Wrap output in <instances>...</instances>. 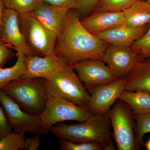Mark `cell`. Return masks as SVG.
I'll return each instance as SVG.
<instances>
[{
  "mask_svg": "<svg viewBox=\"0 0 150 150\" xmlns=\"http://www.w3.org/2000/svg\"><path fill=\"white\" fill-rule=\"evenodd\" d=\"M126 80L125 90L150 93V57L137 62Z\"/></svg>",
  "mask_w": 150,
  "mask_h": 150,
  "instance_id": "cell-17",
  "label": "cell"
},
{
  "mask_svg": "<svg viewBox=\"0 0 150 150\" xmlns=\"http://www.w3.org/2000/svg\"><path fill=\"white\" fill-rule=\"evenodd\" d=\"M19 14L11 9L5 8L3 13L0 38L11 48L25 56L35 55L28 45L22 32L19 21Z\"/></svg>",
  "mask_w": 150,
  "mask_h": 150,
  "instance_id": "cell-11",
  "label": "cell"
},
{
  "mask_svg": "<svg viewBox=\"0 0 150 150\" xmlns=\"http://www.w3.org/2000/svg\"><path fill=\"white\" fill-rule=\"evenodd\" d=\"M0 103L14 131L24 134H44L40 116L24 111L2 90H0Z\"/></svg>",
  "mask_w": 150,
  "mask_h": 150,
  "instance_id": "cell-8",
  "label": "cell"
},
{
  "mask_svg": "<svg viewBox=\"0 0 150 150\" xmlns=\"http://www.w3.org/2000/svg\"><path fill=\"white\" fill-rule=\"evenodd\" d=\"M145 146L147 150H150V139L145 144Z\"/></svg>",
  "mask_w": 150,
  "mask_h": 150,
  "instance_id": "cell-33",
  "label": "cell"
},
{
  "mask_svg": "<svg viewBox=\"0 0 150 150\" xmlns=\"http://www.w3.org/2000/svg\"><path fill=\"white\" fill-rule=\"evenodd\" d=\"M12 130L4 110L0 106V139L12 132Z\"/></svg>",
  "mask_w": 150,
  "mask_h": 150,
  "instance_id": "cell-30",
  "label": "cell"
},
{
  "mask_svg": "<svg viewBox=\"0 0 150 150\" xmlns=\"http://www.w3.org/2000/svg\"><path fill=\"white\" fill-rule=\"evenodd\" d=\"M138 0H100L94 11L122 12L127 9Z\"/></svg>",
  "mask_w": 150,
  "mask_h": 150,
  "instance_id": "cell-22",
  "label": "cell"
},
{
  "mask_svg": "<svg viewBox=\"0 0 150 150\" xmlns=\"http://www.w3.org/2000/svg\"><path fill=\"white\" fill-rule=\"evenodd\" d=\"M5 8L16 11L19 15L30 13L40 3L41 0H3Z\"/></svg>",
  "mask_w": 150,
  "mask_h": 150,
  "instance_id": "cell-23",
  "label": "cell"
},
{
  "mask_svg": "<svg viewBox=\"0 0 150 150\" xmlns=\"http://www.w3.org/2000/svg\"><path fill=\"white\" fill-rule=\"evenodd\" d=\"M91 114L88 108L63 98L48 96L45 109L39 116L44 134H47L57 123L67 121L81 122Z\"/></svg>",
  "mask_w": 150,
  "mask_h": 150,
  "instance_id": "cell-7",
  "label": "cell"
},
{
  "mask_svg": "<svg viewBox=\"0 0 150 150\" xmlns=\"http://www.w3.org/2000/svg\"><path fill=\"white\" fill-rule=\"evenodd\" d=\"M20 26L28 45L35 55L55 54L57 36L30 13L19 15Z\"/></svg>",
  "mask_w": 150,
  "mask_h": 150,
  "instance_id": "cell-6",
  "label": "cell"
},
{
  "mask_svg": "<svg viewBox=\"0 0 150 150\" xmlns=\"http://www.w3.org/2000/svg\"><path fill=\"white\" fill-rule=\"evenodd\" d=\"M143 1H145V0H143Z\"/></svg>",
  "mask_w": 150,
  "mask_h": 150,
  "instance_id": "cell-35",
  "label": "cell"
},
{
  "mask_svg": "<svg viewBox=\"0 0 150 150\" xmlns=\"http://www.w3.org/2000/svg\"><path fill=\"white\" fill-rule=\"evenodd\" d=\"M74 10L68 11L55 54L69 65L87 59L103 61L108 43L89 32L81 23L77 11Z\"/></svg>",
  "mask_w": 150,
  "mask_h": 150,
  "instance_id": "cell-1",
  "label": "cell"
},
{
  "mask_svg": "<svg viewBox=\"0 0 150 150\" xmlns=\"http://www.w3.org/2000/svg\"><path fill=\"white\" fill-rule=\"evenodd\" d=\"M110 121L108 114H92L84 121L76 124L58 123L50 131L63 139L74 142H95L103 146L105 150H114L111 138Z\"/></svg>",
  "mask_w": 150,
  "mask_h": 150,
  "instance_id": "cell-2",
  "label": "cell"
},
{
  "mask_svg": "<svg viewBox=\"0 0 150 150\" xmlns=\"http://www.w3.org/2000/svg\"><path fill=\"white\" fill-rule=\"evenodd\" d=\"M17 56L16 62L12 67L5 69L0 68V90L11 82L21 78L25 74V55L18 51Z\"/></svg>",
  "mask_w": 150,
  "mask_h": 150,
  "instance_id": "cell-20",
  "label": "cell"
},
{
  "mask_svg": "<svg viewBox=\"0 0 150 150\" xmlns=\"http://www.w3.org/2000/svg\"><path fill=\"white\" fill-rule=\"evenodd\" d=\"M40 135L35 134V137L28 138V150H36L40 146Z\"/></svg>",
  "mask_w": 150,
  "mask_h": 150,
  "instance_id": "cell-31",
  "label": "cell"
},
{
  "mask_svg": "<svg viewBox=\"0 0 150 150\" xmlns=\"http://www.w3.org/2000/svg\"><path fill=\"white\" fill-rule=\"evenodd\" d=\"M14 56V54L11 48L4 43L0 38V68H2Z\"/></svg>",
  "mask_w": 150,
  "mask_h": 150,
  "instance_id": "cell-29",
  "label": "cell"
},
{
  "mask_svg": "<svg viewBox=\"0 0 150 150\" xmlns=\"http://www.w3.org/2000/svg\"><path fill=\"white\" fill-rule=\"evenodd\" d=\"M124 12L94 11L81 23L89 32L94 35L124 25Z\"/></svg>",
  "mask_w": 150,
  "mask_h": 150,
  "instance_id": "cell-15",
  "label": "cell"
},
{
  "mask_svg": "<svg viewBox=\"0 0 150 150\" xmlns=\"http://www.w3.org/2000/svg\"><path fill=\"white\" fill-rule=\"evenodd\" d=\"M41 2L46 3L53 6L69 10H76L77 0H41Z\"/></svg>",
  "mask_w": 150,
  "mask_h": 150,
  "instance_id": "cell-27",
  "label": "cell"
},
{
  "mask_svg": "<svg viewBox=\"0 0 150 150\" xmlns=\"http://www.w3.org/2000/svg\"><path fill=\"white\" fill-rule=\"evenodd\" d=\"M72 66L88 90L118 79L102 60L87 59L76 62Z\"/></svg>",
  "mask_w": 150,
  "mask_h": 150,
  "instance_id": "cell-10",
  "label": "cell"
},
{
  "mask_svg": "<svg viewBox=\"0 0 150 150\" xmlns=\"http://www.w3.org/2000/svg\"><path fill=\"white\" fill-rule=\"evenodd\" d=\"M24 62L26 70L22 78L46 79L59 69L68 65L56 54L46 56H25Z\"/></svg>",
  "mask_w": 150,
  "mask_h": 150,
  "instance_id": "cell-13",
  "label": "cell"
},
{
  "mask_svg": "<svg viewBox=\"0 0 150 150\" xmlns=\"http://www.w3.org/2000/svg\"><path fill=\"white\" fill-rule=\"evenodd\" d=\"M130 47L138 56V62L150 57V23L146 33L131 44Z\"/></svg>",
  "mask_w": 150,
  "mask_h": 150,
  "instance_id": "cell-25",
  "label": "cell"
},
{
  "mask_svg": "<svg viewBox=\"0 0 150 150\" xmlns=\"http://www.w3.org/2000/svg\"><path fill=\"white\" fill-rule=\"evenodd\" d=\"M146 1L147 2L149 3L150 5V0H146Z\"/></svg>",
  "mask_w": 150,
  "mask_h": 150,
  "instance_id": "cell-34",
  "label": "cell"
},
{
  "mask_svg": "<svg viewBox=\"0 0 150 150\" xmlns=\"http://www.w3.org/2000/svg\"><path fill=\"white\" fill-rule=\"evenodd\" d=\"M100 0H77V8L79 14L84 15L93 11Z\"/></svg>",
  "mask_w": 150,
  "mask_h": 150,
  "instance_id": "cell-28",
  "label": "cell"
},
{
  "mask_svg": "<svg viewBox=\"0 0 150 150\" xmlns=\"http://www.w3.org/2000/svg\"><path fill=\"white\" fill-rule=\"evenodd\" d=\"M108 114L118 149H137L134 114L129 105L121 100H116Z\"/></svg>",
  "mask_w": 150,
  "mask_h": 150,
  "instance_id": "cell-5",
  "label": "cell"
},
{
  "mask_svg": "<svg viewBox=\"0 0 150 150\" xmlns=\"http://www.w3.org/2000/svg\"><path fill=\"white\" fill-rule=\"evenodd\" d=\"M103 61L117 79L126 78L138 62V56L130 46L110 45L106 48Z\"/></svg>",
  "mask_w": 150,
  "mask_h": 150,
  "instance_id": "cell-12",
  "label": "cell"
},
{
  "mask_svg": "<svg viewBox=\"0 0 150 150\" xmlns=\"http://www.w3.org/2000/svg\"><path fill=\"white\" fill-rule=\"evenodd\" d=\"M150 23L141 27L131 28L124 25L94 35L112 46H130L146 33Z\"/></svg>",
  "mask_w": 150,
  "mask_h": 150,
  "instance_id": "cell-16",
  "label": "cell"
},
{
  "mask_svg": "<svg viewBox=\"0 0 150 150\" xmlns=\"http://www.w3.org/2000/svg\"><path fill=\"white\" fill-rule=\"evenodd\" d=\"M59 143L62 150H105L103 146L95 142L74 143L60 139Z\"/></svg>",
  "mask_w": 150,
  "mask_h": 150,
  "instance_id": "cell-26",
  "label": "cell"
},
{
  "mask_svg": "<svg viewBox=\"0 0 150 150\" xmlns=\"http://www.w3.org/2000/svg\"><path fill=\"white\" fill-rule=\"evenodd\" d=\"M136 120L135 135L138 149L144 144V136L150 132V112L145 114H134Z\"/></svg>",
  "mask_w": 150,
  "mask_h": 150,
  "instance_id": "cell-24",
  "label": "cell"
},
{
  "mask_svg": "<svg viewBox=\"0 0 150 150\" xmlns=\"http://www.w3.org/2000/svg\"><path fill=\"white\" fill-rule=\"evenodd\" d=\"M69 11L41 2L30 13L58 38L63 30Z\"/></svg>",
  "mask_w": 150,
  "mask_h": 150,
  "instance_id": "cell-14",
  "label": "cell"
},
{
  "mask_svg": "<svg viewBox=\"0 0 150 150\" xmlns=\"http://www.w3.org/2000/svg\"><path fill=\"white\" fill-rule=\"evenodd\" d=\"M44 84L48 96L63 98L88 108L90 94L72 65H66L44 79Z\"/></svg>",
  "mask_w": 150,
  "mask_h": 150,
  "instance_id": "cell-3",
  "label": "cell"
},
{
  "mask_svg": "<svg viewBox=\"0 0 150 150\" xmlns=\"http://www.w3.org/2000/svg\"><path fill=\"white\" fill-rule=\"evenodd\" d=\"M123 12L125 26L137 28L150 23V5L146 1L138 0Z\"/></svg>",
  "mask_w": 150,
  "mask_h": 150,
  "instance_id": "cell-18",
  "label": "cell"
},
{
  "mask_svg": "<svg viewBox=\"0 0 150 150\" xmlns=\"http://www.w3.org/2000/svg\"><path fill=\"white\" fill-rule=\"evenodd\" d=\"M1 90L29 114L39 116L45 109L48 96L43 78H21Z\"/></svg>",
  "mask_w": 150,
  "mask_h": 150,
  "instance_id": "cell-4",
  "label": "cell"
},
{
  "mask_svg": "<svg viewBox=\"0 0 150 150\" xmlns=\"http://www.w3.org/2000/svg\"><path fill=\"white\" fill-rule=\"evenodd\" d=\"M126 78L118 79L110 83L97 86L88 90V108L92 114H108L118 96L125 89Z\"/></svg>",
  "mask_w": 150,
  "mask_h": 150,
  "instance_id": "cell-9",
  "label": "cell"
},
{
  "mask_svg": "<svg viewBox=\"0 0 150 150\" xmlns=\"http://www.w3.org/2000/svg\"><path fill=\"white\" fill-rule=\"evenodd\" d=\"M5 9V7L3 0H0V30H1V25L3 13Z\"/></svg>",
  "mask_w": 150,
  "mask_h": 150,
  "instance_id": "cell-32",
  "label": "cell"
},
{
  "mask_svg": "<svg viewBox=\"0 0 150 150\" xmlns=\"http://www.w3.org/2000/svg\"><path fill=\"white\" fill-rule=\"evenodd\" d=\"M131 108L134 114L150 112V93L143 91H128L124 90L118 96Z\"/></svg>",
  "mask_w": 150,
  "mask_h": 150,
  "instance_id": "cell-19",
  "label": "cell"
},
{
  "mask_svg": "<svg viewBox=\"0 0 150 150\" xmlns=\"http://www.w3.org/2000/svg\"><path fill=\"white\" fill-rule=\"evenodd\" d=\"M28 148L24 134L11 132L0 139V150H28Z\"/></svg>",
  "mask_w": 150,
  "mask_h": 150,
  "instance_id": "cell-21",
  "label": "cell"
}]
</instances>
